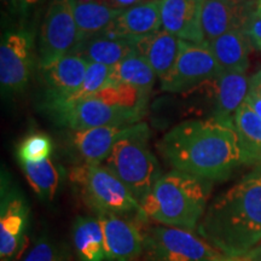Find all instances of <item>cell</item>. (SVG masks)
<instances>
[{
	"mask_svg": "<svg viewBox=\"0 0 261 261\" xmlns=\"http://www.w3.org/2000/svg\"><path fill=\"white\" fill-rule=\"evenodd\" d=\"M143 231L149 261H220L226 257L192 230L155 225Z\"/></svg>",
	"mask_w": 261,
	"mask_h": 261,
	"instance_id": "8992f818",
	"label": "cell"
},
{
	"mask_svg": "<svg viewBox=\"0 0 261 261\" xmlns=\"http://www.w3.org/2000/svg\"><path fill=\"white\" fill-rule=\"evenodd\" d=\"M249 80L244 73L225 71L214 80L213 114L218 121L233 126L234 114L246 102Z\"/></svg>",
	"mask_w": 261,
	"mask_h": 261,
	"instance_id": "e0dca14e",
	"label": "cell"
},
{
	"mask_svg": "<svg viewBox=\"0 0 261 261\" xmlns=\"http://www.w3.org/2000/svg\"><path fill=\"white\" fill-rule=\"evenodd\" d=\"M18 2H19V4H21L22 9H23L24 12H25V11H27V9L29 8V6L35 5L39 2V0H18Z\"/></svg>",
	"mask_w": 261,
	"mask_h": 261,
	"instance_id": "d590c367",
	"label": "cell"
},
{
	"mask_svg": "<svg viewBox=\"0 0 261 261\" xmlns=\"http://www.w3.org/2000/svg\"><path fill=\"white\" fill-rule=\"evenodd\" d=\"M181 40L171 33L160 31L136 41V50L142 56L158 75L160 79L167 75L174 67Z\"/></svg>",
	"mask_w": 261,
	"mask_h": 261,
	"instance_id": "d6986e66",
	"label": "cell"
},
{
	"mask_svg": "<svg viewBox=\"0 0 261 261\" xmlns=\"http://www.w3.org/2000/svg\"><path fill=\"white\" fill-rule=\"evenodd\" d=\"M224 71L207 45L182 41L174 67L161 80L163 91L182 93L198 85L210 83Z\"/></svg>",
	"mask_w": 261,
	"mask_h": 261,
	"instance_id": "ba28073f",
	"label": "cell"
},
{
	"mask_svg": "<svg viewBox=\"0 0 261 261\" xmlns=\"http://www.w3.org/2000/svg\"><path fill=\"white\" fill-rule=\"evenodd\" d=\"M24 261H65L47 242H39Z\"/></svg>",
	"mask_w": 261,
	"mask_h": 261,
	"instance_id": "f1b7e54d",
	"label": "cell"
},
{
	"mask_svg": "<svg viewBox=\"0 0 261 261\" xmlns=\"http://www.w3.org/2000/svg\"><path fill=\"white\" fill-rule=\"evenodd\" d=\"M198 233L226 257H243L261 243V165L218 196Z\"/></svg>",
	"mask_w": 261,
	"mask_h": 261,
	"instance_id": "7a4b0ae2",
	"label": "cell"
},
{
	"mask_svg": "<svg viewBox=\"0 0 261 261\" xmlns=\"http://www.w3.org/2000/svg\"><path fill=\"white\" fill-rule=\"evenodd\" d=\"M243 257H246V259L250 261H261V243L257 244L253 250H250V252Z\"/></svg>",
	"mask_w": 261,
	"mask_h": 261,
	"instance_id": "836d02e7",
	"label": "cell"
},
{
	"mask_svg": "<svg viewBox=\"0 0 261 261\" xmlns=\"http://www.w3.org/2000/svg\"><path fill=\"white\" fill-rule=\"evenodd\" d=\"M75 0H52L46 10L39 35V67L73 54L77 46Z\"/></svg>",
	"mask_w": 261,
	"mask_h": 261,
	"instance_id": "52a82bcc",
	"label": "cell"
},
{
	"mask_svg": "<svg viewBox=\"0 0 261 261\" xmlns=\"http://www.w3.org/2000/svg\"><path fill=\"white\" fill-rule=\"evenodd\" d=\"M51 114L60 125L68 127L69 130H83L102 126L138 123L145 112L120 108L96 97H90Z\"/></svg>",
	"mask_w": 261,
	"mask_h": 261,
	"instance_id": "30bf717a",
	"label": "cell"
},
{
	"mask_svg": "<svg viewBox=\"0 0 261 261\" xmlns=\"http://www.w3.org/2000/svg\"><path fill=\"white\" fill-rule=\"evenodd\" d=\"M28 208L21 196L6 195L0 215V259L8 261L17 253L24 238Z\"/></svg>",
	"mask_w": 261,
	"mask_h": 261,
	"instance_id": "ac0fdd59",
	"label": "cell"
},
{
	"mask_svg": "<svg viewBox=\"0 0 261 261\" xmlns=\"http://www.w3.org/2000/svg\"><path fill=\"white\" fill-rule=\"evenodd\" d=\"M89 62L76 54H69L52 63L39 67L44 87V107L50 110L67 100L83 84Z\"/></svg>",
	"mask_w": 261,
	"mask_h": 261,
	"instance_id": "8fae6325",
	"label": "cell"
},
{
	"mask_svg": "<svg viewBox=\"0 0 261 261\" xmlns=\"http://www.w3.org/2000/svg\"><path fill=\"white\" fill-rule=\"evenodd\" d=\"M73 243L81 261H104V234L98 218L79 217L73 225Z\"/></svg>",
	"mask_w": 261,
	"mask_h": 261,
	"instance_id": "cb8c5ba5",
	"label": "cell"
},
{
	"mask_svg": "<svg viewBox=\"0 0 261 261\" xmlns=\"http://www.w3.org/2000/svg\"><path fill=\"white\" fill-rule=\"evenodd\" d=\"M33 34L25 27L10 28L0 46V84L4 94H17L29 83L34 62Z\"/></svg>",
	"mask_w": 261,
	"mask_h": 261,
	"instance_id": "9c48e42d",
	"label": "cell"
},
{
	"mask_svg": "<svg viewBox=\"0 0 261 261\" xmlns=\"http://www.w3.org/2000/svg\"><path fill=\"white\" fill-rule=\"evenodd\" d=\"M156 77L158 75L151 65L138 54H133L113 67L110 84L130 85L150 93Z\"/></svg>",
	"mask_w": 261,
	"mask_h": 261,
	"instance_id": "d4e9b609",
	"label": "cell"
},
{
	"mask_svg": "<svg viewBox=\"0 0 261 261\" xmlns=\"http://www.w3.org/2000/svg\"><path fill=\"white\" fill-rule=\"evenodd\" d=\"M203 0H161V29L182 41L205 45L201 31Z\"/></svg>",
	"mask_w": 261,
	"mask_h": 261,
	"instance_id": "9a60e30c",
	"label": "cell"
},
{
	"mask_svg": "<svg viewBox=\"0 0 261 261\" xmlns=\"http://www.w3.org/2000/svg\"><path fill=\"white\" fill-rule=\"evenodd\" d=\"M244 31H246L247 35L249 37L250 41H252L254 46H255L259 51H261V17L260 16L254 14L252 16V18L249 19V22L247 23Z\"/></svg>",
	"mask_w": 261,
	"mask_h": 261,
	"instance_id": "f546056e",
	"label": "cell"
},
{
	"mask_svg": "<svg viewBox=\"0 0 261 261\" xmlns=\"http://www.w3.org/2000/svg\"><path fill=\"white\" fill-rule=\"evenodd\" d=\"M246 102L249 104V106L254 109V112H255L257 115L261 117V102H259V100H255V99H252V98H248V97H247Z\"/></svg>",
	"mask_w": 261,
	"mask_h": 261,
	"instance_id": "e575fe53",
	"label": "cell"
},
{
	"mask_svg": "<svg viewBox=\"0 0 261 261\" xmlns=\"http://www.w3.org/2000/svg\"><path fill=\"white\" fill-rule=\"evenodd\" d=\"M73 54L79 55L89 63L115 67L130 55L137 54L136 41L99 34L77 45Z\"/></svg>",
	"mask_w": 261,
	"mask_h": 261,
	"instance_id": "44dd1931",
	"label": "cell"
},
{
	"mask_svg": "<svg viewBox=\"0 0 261 261\" xmlns=\"http://www.w3.org/2000/svg\"><path fill=\"white\" fill-rule=\"evenodd\" d=\"M249 37L244 29H233L217 38L207 45L215 60L225 71L246 73L249 67Z\"/></svg>",
	"mask_w": 261,
	"mask_h": 261,
	"instance_id": "ffe728a7",
	"label": "cell"
},
{
	"mask_svg": "<svg viewBox=\"0 0 261 261\" xmlns=\"http://www.w3.org/2000/svg\"><path fill=\"white\" fill-rule=\"evenodd\" d=\"M149 137L148 125L136 123L128 135L114 145L103 163L126 185L139 203L162 175L158 159L148 146Z\"/></svg>",
	"mask_w": 261,
	"mask_h": 261,
	"instance_id": "277c9868",
	"label": "cell"
},
{
	"mask_svg": "<svg viewBox=\"0 0 261 261\" xmlns=\"http://www.w3.org/2000/svg\"><path fill=\"white\" fill-rule=\"evenodd\" d=\"M112 73L113 67H108V65L98 63H90L89 68H87L86 75H85V79L79 89L75 91L63 103L58 104L57 107L48 110V113L51 114L58 109H62V108L69 107L71 104H75L80 102V100L87 99V98L94 96L98 91L104 89V87L110 84Z\"/></svg>",
	"mask_w": 261,
	"mask_h": 261,
	"instance_id": "4316f807",
	"label": "cell"
},
{
	"mask_svg": "<svg viewBox=\"0 0 261 261\" xmlns=\"http://www.w3.org/2000/svg\"><path fill=\"white\" fill-rule=\"evenodd\" d=\"M146 2H161V0H146Z\"/></svg>",
	"mask_w": 261,
	"mask_h": 261,
	"instance_id": "ab89813d",
	"label": "cell"
},
{
	"mask_svg": "<svg viewBox=\"0 0 261 261\" xmlns=\"http://www.w3.org/2000/svg\"><path fill=\"white\" fill-rule=\"evenodd\" d=\"M28 184L42 200L51 201L60 185L61 172L58 166L48 158L40 162H19Z\"/></svg>",
	"mask_w": 261,
	"mask_h": 261,
	"instance_id": "484cf974",
	"label": "cell"
},
{
	"mask_svg": "<svg viewBox=\"0 0 261 261\" xmlns=\"http://www.w3.org/2000/svg\"><path fill=\"white\" fill-rule=\"evenodd\" d=\"M230 2L234 3V4H248V3L256 2V0H230Z\"/></svg>",
	"mask_w": 261,
	"mask_h": 261,
	"instance_id": "74e56055",
	"label": "cell"
},
{
	"mask_svg": "<svg viewBox=\"0 0 261 261\" xmlns=\"http://www.w3.org/2000/svg\"><path fill=\"white\" fill-rule=\"evenodd\" d=\"M210 182L173 169L140 202L139 214L166 226L195 230L207 211Z\"/></svg>",
	"mask_w": 261,
	"mask_h": 261,
	"instance_id": "3957f363",
	"label": "cell"
},
{
	"mask_svg": "<svg viewBox=\"0 0 261 261\" xmlns=\"http://www.w3.org/2000/svg\"><path fill=\"white\" fill-rule=\"evenodd\" d=\"M257 2V0H256ZM256 2L234 4L230 0H203L201 8V31L204 44L233 29H244L256 11Z\"/></svg>",
	"mask_w": 261,
	"mask_h": 261,
	"instance_id": "4fadbf2b",
	"label": "cell"
},
{
	"mask_svg": "<svg viewBox=\"0 0 261 261\" xmlns=\"http://www.w3.org/2000/svg\"><path fill=\"white\" fill-rule=\"evenodd\" d=\"M158 148L174 171L208 181L227 179L242 165L236 129L214 117L178 123Z\"/></svg>",
	"mask_w": 261,
	"mask_h": 261,
	"instance_id": "6da1fadb",
	"label": "cell"
},
{
	"mask_svg": "<svg viewBox=\"0 0 261 261\" xmlns=\"http://www.w3.org/2000/svg\"><path fill=\"white\" fill-rule=\"evenodd\" d=\"M2 5L3 9L5 10L6 14L11 15V16H19V15H24V10L22 9L21 4H19L18 0H2Z\"/></svg>",
	"mask_w": 261,
	"mask_h": 261,
	"instance_id": "d6a6232c",
	"label": "cell"
},
{
	"mask_svg": "<svg viewBox=\"0 0 261 261\" xmlns=\"http://www.w3.org/2000/svg\"><path fill=\"white\" fill-rule=\"evenodd\" d=\"M133 125H110L83 130H69L67 144L80 163H102L109 156L114 145L128 135Z\"/></svg>",
	"mask_w": 261,
	"mask_h": 261,
	"instance_id": "5bb4252c",
	"label": "cell"
},
{
	"mask_svg": "<svg viewBox=\"0 0 261 261\" xmlns=\"http://www.w3.org/2000/svg\"><path fill=\"white\" fill-rule=\"evenodd\" d=\"M255 14L261 17V0H257L256 2V11Z\"/></svg>",
	"mask_w": 261,
	"mask_h": 261,
	"instance_id": "f35d334b",
	"label": "cell"
},
{
	"mask_svg": "<svg viewBox=\"0 0 261 261\" xmlns=\"http://www.w3.org/2000/svg\"><path fill=\"white\" fill-rule=\"evenodd\" d=\"M161 29V2H145L122 11L102 34L137 41Z\"/></svg>",
	"mask_w": 261,
	"mask_h": 261,
	"instance_id": "2e32d148",
	"label": "cell"
},
{
	"mask_svg": "<svg viewBox=\"0 0 261 261\" xmlns=\"http://www.w3.org/2000/svg\"><path fill=\"white\" fill-rule=\"evenodd\" d=\"M220 261H250L246 259V257H225V259Z\"/></svg>",
	"mask_w": 261,
	"mask_h": 261,
	"instance_id": "8d00e7d4",
	"label": "cell"
},
{
	"mask_svg": "<svg viewBox=\"0 0 261 261\" xmlns=\"http://www.w3.org/2000/svg\"><path fill=\"white\" fill-rule=\"evenodd\" d=\"M108 261H135L144 250V231L117 214H99Z\"/></svg>",
	"mask_w": 261,
	"mask_h": 261,
	"instance_id": "7c38bea8",
	"label": "cell"
},
{
	"mask_svg": "<svg viewBox=\"0 0 261 261\" xmlns=\"http://www.w3.org/2000/svg\"><path fill=\"white\" fill-rule=\"evenodd\" d=\"M233 127L237 132L242 165H261V117L247 102L234 114Z\"/></svg>",
	"mask_w": 261,
	"mask_h": 261,
	"instance_id": "7402d4cb",
	"label": "cell"
},
{
	"mask_svg": "<svg viewBox=\"0 0 261 261\" xmlns=\"http://www.w3.org/2000/svg\"><path fill=\"white\" fill-rule=\"evenodd\" d=\"M69 179L84 203L99 214L140 213L139 202L123 182L102 163H77Z\"/></svg>",
	"mask_w": 261,
	"mask_h": 261,
	"instance_id": "5b68a950",
	"label": "cell"
},
{
	"mask_svg": "<svg viewBox=\"0 0 261 261\" xmlns=\"http://www.w3.org/2000/svg\"><path fill=\"white\" fill-rule=\"evenodd\" d=\"M122 11L112 9L102 0H75L74 16L79 42L102 34Z\"/></svg>",
	"mask_w": 261,
	"mask_h": 261,
	"instance_id": "603a6c76",
	"label": "cell"
},
{
	"mask_svg": "<svg viewBox=\"0 0 261 261\" xmlns=\"http://www.w3.org/2000/svg\"><path fill=\"white\" fill-rule=\"evenodd\" d=\"M102 2L106 3L112 9L119 10V11H125L127 9L145 3L146 0H102Z\"/></svg>",
	"mask_w": 261,
	"mask_h": 261,
	"instance_id": "1f68e13d",
	"label": "cell"
},
{
	"mask_svg": "<svg viewBox=\"0 0 261 261\" xmlns=\"http://www.w3.org/2000/svg\"><path fill=\"white\" fill-rule=\"evenodd\" d=\"M54 144L50 137L45 133L35 132L22 139L17 146L19 162H40L48 159Z\"/></svg>",
	"mask_w": 261,
	"mask_h": 261,
	"instance_id": "83f0119b",
	"label": "cell"
},
{
	"mask_svg": "<svg viewBox=\"0 0 261 261\" xmlns=\"http://www.w3.org/2000/svg\"><path fill=\"white\" fill-rule=\"evenodd\" d=\"M247 97L261 102V70H259L250 77L249 92H248Z\"/></svg>",
	"mask_w": 261,
	"mask_h": 261,
	"instance_id": "4dcf8cb0",
	"label": "cell"
}]
</instances>
